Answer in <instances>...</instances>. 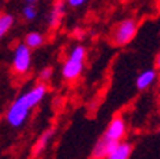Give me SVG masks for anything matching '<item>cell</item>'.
<instances>
[{
  "label": "cell",
  "mask_w": 160,
  "mask_h": 159,
  "mask_svg": "<svg viewBox=\"0 0 160 159\" xmlns=\"http://www.w3.org/2000/svg\"><path fill=\"white\" fill-rule=\"evenodd\" d=\"M156 66H157V69H160V53L157 55V57H156Z\"/></svg>",
  "instance_id": "obj_16"
},
{
  "label": "cell",
  "mask_w": 160,
  "mask_h": 159,
  "mask_svg": "<svg viewBox=\"0 0 160 159\" xmlns=\"http://www.w3.org/2000/svg\"><path fill=\"white\" fill-rule=\"evenodd\" d=\"M52 75H53V69H52V67H43L39 73V79L42 80L40 83H44V82H47V80H50L52 79Z\"/></svg>",
  "instance_id": "obj_14"
},
{
  "label": "cell",
  "mask_w": 160,
  "mask_h": 159,
  "mask_svg": "<svg viewBox=\"0 0 160 159\" xmlns=\"http://www.w3.org/2000/svg\"><path fill=\"white\" fill-rule=\"evenodd\" d=\"M53 135H54V129H47L46 132L42 133V136H39V139H37L36 145H34V148H33L34 155H40V153L46 149L47 146H49V142Z\"/></svg>",
  "instance_id": "obj_10"
},
{
  "label": "cell",
  "mask_w": 160,
  "mask_h": 159,
  "mask_svg": "<svg viewBox=\"0 0 160 159\" xmlns=\"http://www.w3.org/2000/svg\"><path fill=\"white\" fill-rule=\"evenodd\" d=\"M37 16V9L34 7V4H29L23 7V17L26 20H34Z\"/></svg>",
  "instance_id": "obj_13"
},
{
  "label": "cell",
  "mask_w": 160,
  "mask_h": 159,
  "mask_svg": "<svg viewBox=\"0 0 160 159\" xmlns=\"http://www.w3.org/2000/svg\"><path fill=\"white\" fill-rule=\"evenodd\" d=\"M64 13H66V2L63 0H57L54 3L53 9L50 12L49 17H47V22H49L50 27H57L62 23V19H63Z\"/></svg>",
  "instance_id": "obj_6"
},
{
  "label": "cell",
  "mask_w": 160,
  "mask_h": 159,
  "mask_svg": "<svg viewBox=\"0 0 160 159\" xmlns=\"http://www.w3.org/2000/svg\"><path fill=\"white\" fill-rule=\"evenodd\" d=\"M36 2H39V0H26V3H29V4H33Z\"/></svg>",
  "instance_id": "obj_17"
},
{
  "label": "cell",
  "mask_w": 160,
  "mask_h": 159,
  "mask_svg": "<svg viewBox=\"0 0 160 159\" xmlns=\"http://www.w3.org/2000/svg\"><path fill=\"white\" fill-rule=\"evenodd\" d=\"M30 67H32V50L24 43H22L14 49L12 69L16 75H26Z\"/></svg>",
  "instance_id": "obj_5"
},
{
  "label": "cell",
  "mask_w": 160,
  "mask_h": 159,
  "mask_svg": "<svg viewBox=\"0 0 160 159\" xmlns=\"http://www.w3.org/2000/svg\"><path fill=\"white\" fill-rule=\"evenodd\" d=\"M43 43H44V36L42 33H39V32H30V33H27L26 37H24V45H26L30 50L39 49Z\"/></svg>",
  "instance_id": "obj_11"
},
{
  "label": "cell",
  "mask_w": 160,
  "mask_h": 159,
  "mask_svg": "<svg viewBox=\"0 0 160 159\" xmlns=\"http://www.w3.org/2000/svg\"><path fill=\"white\" fill-rule=\"evenodd\" d=\"M114 146H116V145L106 142L104 139H102V138H100V139L94 143V148H93V151H92V158H93V159H104L107 155H109L110 151L114 148Z\"/></svg>",
  "instance_id": "obj_9"
},
{
  "label": "cell",
  "mask_w": 160,
  "mask_h": 159,
  "mask_svg": "<svg viewBox=\"0 0 160 159\" xmlns=\"http://www.w3.org/2000/svg\"><path fill=\"white\" fill-rule=\"evenodd\" d=\"M86 3V0H66V4H69L70 7H80V6H83V4Z\"/></svg>",
  "instance_id": "obj_15"
},
{
  "label": "cell",
  "mask_w": 160,
  "mask_h": 159,
  "mask_svg": "<svg viewBox=\"0 0 160 159\" xmlns=\"http://www.w3.org/2000/svg\"><path fill=\"white\" fill-rule=\"evenodd\" d=\"M127 133V123L122 116H116L110 120V123L107 125L106 130H104L102 139H104L106 142L117 145V143L123 142L124 136Z\"/></svg>",
  "instance_id": "obj_4"
},
{
  "label": "cell",
  "mask_w": 160,
  "mask_h": 159,
  "mask_svg": "<svg viewBox=\"0 0 160 159\" xmlns=\"http://www.w3.org/2000/svg\"><path fill=\"white\" fill-rule=\"evenodd\" d=\"M13 23H14V19L12 14H9V13L0 14V39L12 29Z\"/></svg>",
  "instance_id": "obj_12"
},
{
  "label": "cell",
  "mask_w": 160,
  "mask_h": 159,
  "mask_svg": "<svg viewBox=\"0 0 160 159\" xmlns=\"http://www.w3.org/2000/svg\"><path fill=\"white\" fill-rule=\"evenodd\" d=\"M157 79V72L154 69H146L142 73H139V76L136 79V87L139 90H146L149 89Z\"/></svg>",
  "instance_id": "obj_8"
},
{
  "label": "cell",
  "mask_w": 160,
  "mask_h": 159,
  "mask_svg": "<svg viewBox=\"0 0 160 159\" xmlns=\"http://www.w3.org/2000/svg\"><path fill=\"white\" fill-rule=\"evenodd\" d=\"M137 33V23L133 19H124L113 30V42L117 46H126L134 39Z\"/></svg>",
  "instance_id": "obj_3"
},
{
  "label": "cell",
  "mask_w": 160,
  "mask_h": 159,
  "mask_svg": "<svg viewBox=\"0 0 160 159\" xmlns=\"http://www.w3.org/2000/svg\"><path fill=\"white\" fill-rule=\"evenodd\" d=\"M46 85L44 83H37L33 87H30L29 90H26L23 95H20L7 109L6 120L9 122V125L13 126V128H20L29 118L30 112L37 105H40V102L46 98Z\"/></svg>",
  "instance_id": "obj_1"
},
{
  "label": "cell",
  "mask_w": 160,
  "mask_h": 159,
  "mask_svg": "<svg viewBox=\"0 0 160 159\" xmlns=\"http://www.w3.org/2000/svg\"><path fill=\"white\" fill-rule=\"evenodd\" d=\"M84 59H86V49L82 45H77L70 50L67 59L64 60L62 67V76L67 82H73L79 79V76L83 72Z\"/></svg>",
  "instance_id": "obj_2"
},
{
  "label": "cell",
  "mask_w": 160,
  "mask_h": 159,
  "mask_svg": "<svg viewBox=\"0 0 160 159\" xmlns=\"http://www.w3.org/2000/svg\"><path fill=\"white\" fill-rule=\"evenodd\" d=\"M132 152H133V146H132V143L124 142L123 140V142L117 143L104 159H130Z\"/></svg>",
  "instance_id": "obj_7"
}]
</instances>
